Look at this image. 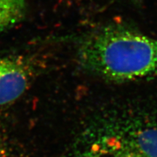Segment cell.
I'll return each instance as SVG.
<instances>
[{"label":"cell","instance_id":"3957f363","mask_svg":"<svg viewBox=\"0 0 157 157\" xmlns=\"http://www.w3.org/2000/svg\"><path fill=\"white\" fill-rule=\"evenodd\" d=\"M74 157H138L118 127L92 135Z\"/></svg>","mask_w":157,"mask_h":157},{"label":"cell","instance_id":"8992f818","mask_svg":"<svg viewBox=\"0 0 157 157\" xmlns=\"http://www.w3.org/2000/svg\"><path fill=\"white\" fill-rule=\"evenodd\" d=\"M5 150L4 148V145L2 140L1 135H0V157H5Z\"/></svg>","mask_w":157,"mask_h":157},{"label":"cell","instance_id":"6da1fadb","mask_svg":"<svg viewBox=\"0 0 157 157\" xmlns=\"http://www.w3.org/2000/svg\"><path fill=\"white\" fill-rule=\"evenodd\" d=\"M77 59L87 73L106 81L156 77L157 38L126 25H104L81 39Z\"/></svg>","mask_w":157,"mask_h":157},{"label":"cell","instance_id":"277c9868","mask_svg":"<svg viewBox=\"0 0 157 157\" xmlns=\"http://www.w3.org/2000/svg\"><path fill=\"white\" fill-rule=\"evenodd\" d=\"M118 128L137 156L157 157V123Z\"/></svg>","mask_w":157,"mask_h":157},{"label":"cell","instance_id":"5b68a950","mask_svg":"<svg viewBox=\"0 0 157 157\" xmlns=\"http://www.w3.org/2000/svg\"><path fill=\"white\" fill-rule=\"evenodd\" d=\"M25 10V0H0V32L20 22Z\"/></svg>","mask_w":157,"mask_h":157},{"label":"cell","instance_id":"7a4b0ae2","mask_svg":"<svg viewBox=\"0 0 157 157\" xmlns=\"http://www.w3.org/2000/svg\"><path fill=\"white\" fill-rule=\"evenodd\" d=\"M31 74L30 65L24 58L0 57V105L22 95L28 88Z\"/></svg>","mask_w":157,"mask_h":157}]
</instances>
